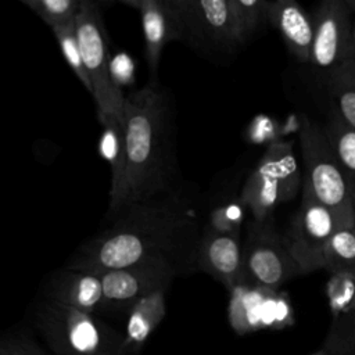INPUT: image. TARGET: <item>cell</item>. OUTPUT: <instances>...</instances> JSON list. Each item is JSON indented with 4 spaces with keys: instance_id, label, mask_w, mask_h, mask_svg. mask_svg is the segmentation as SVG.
Segmentation results:
<instances>
[{
    "instance_id": "6da1fadb",
    "label": "cell",
    "mask_w": 355,
    "mask_h": 355,
    "mask_svg": "<svg viewBox=\"0 0 355 355\" xmlns=\"http://www.w3.org/2000/svg\"><path fill=\"white\" fill-rule=\"evenodd\" d=\"M67 261L65 266L98 275L111 269L155 265L178 276L196 269L205 225L201 200L180 186L159 197L125 205Z\"/></svg>"
},
{
    "instance_id": "7a4b0ae2",
    "label": "cell",
    "mask_w": 355,
    "mask_h": 355,
    "mask_svg": "<svg viewBox=\"0 0 355 355\" xmlns=\"http://www.w3.org/2000/svg\"><path fill=\"white\" fill-rule=\"evenodd\" d=\"M126 180L122 207L178 187L173 115L166 90L151 80L125 100Z\"/></svg>"
},
{
    "instance_id": "3957f363",
    "label": "cell",
    "mask_w": 355,
    "mask_h": 355,
    "mask_svg": "<svg viewBox=\"0 0 355 355\" xmlns=\"http://www.w3.org/2000/svg\"><path fill=\"white\" fill-rule=\"evenodd\" d=\"M32 319L57 355H126L123 336L94 313L43 297L35 302Z\"/></svg>"
},
{
    "instance_id": "277c9868",
    "label": "cell",
    "mask_w": 355,
    "mask_h": 355,
    "mask_svg": "<svg viewBox=\"0 0 355 355\" xmlns=\"http://www.w3.org/2000/svg\"><path fill=\"white\" fill-rule=\"evenodd\" d=\"M298 133L305 168L302 184L331 211L341 229L355 226L349 186L323 126L301 115Z\"/></svg>"
},
{
    "instance_id": "5b68a950",
    "label": "cell",
    "mask_w": 355,
    "mask_h": 355,
    "mask_svg": "<svg viewBox=\"0 0 355 355\" xmlns=\"http://www.w3.org/2000/svg\"><path fill=\"white\" fill-rule=\"evenodd\" d=\"M302 182L293 143L275 140L247 176L239 194L240 201L252 219L265 220L273 218L279 205L295 197Z\"/></svg>"
},
{
    "instance_id": "8992f818",
    "label": "cell",
    "mask_w": 355,
    "mask_h": 355,
    "mask_svg": "<svg viewBox=\"0 0 355 355\" xmlns=\"http://www.w3.org/2000/svg\"><path fill=\"white\" fill-rule=\"evenodd\" d=\"M75 26L83 64L92 82L97 115H110L123 121L126 97L111 72L107 32L98 3L83 0Z\"/></svg>"
},
{
    "instance_id": "52a82bcc",
    "label": "cell",
    "mask_w": 355,
    "mask_h": 355,
    "mask_svg": "<svg viewBox=\"0 0 355 355\" xmlns=\"http://www.w3.org/2000/svg\"><path fill=\"white\" fill-rule=\"evenodd\" d=\"M244 283L277 290L290 279L302 275L293 258L284 233L275 225V218L252 219L247 225L243 244Z\"/></svg>"
},
{
    "instance_id": "ba28073f",
    "label": "cell",
    "mask_w": 355,
    "mask_h": 355,
    "mask_svg": "<svg viewBox=\"0 0 355 355\" xmlns=\"http://www.w3.org/2000/svg\"><path fill=\"white\" fill-rule=\"evenodd\" d=\"M338 229L341 227L331 211L302 184L301 204L284 233L288 250L302 275L324 269V248Z\"/></svg>"
},
{
    "instance_id": "9c48e42d",
    "label": "cell",
    "mask_w": 355,
    "mask_h": 355,
    "mask_svg": "<svg viewBox=\"0 0 355 355\" xmlns=\"http://www.w3.org/2000/svg\"><path fill=\"white\" fill-rule=\"evenodd\" d=\"M347 0H324L312 14V67L324 76L338 65L355 60L354 19Z\"/></svg>"
},
{
    "instance_id": "30bf717a",
    "label": "cell",
    "mask_w": 355,
    "mask_h": 355,
    "mask_svg": "<svg viewBox=\"0 0 355 355\" xmlns=\"http://www.w3.org/2000/svg\"><path fill=\"white\" fill-rule=\"evenodd\" d=\"M176 1L184 24V42L220 53H233L241 47L232 0Z\"/></svg>"
},
{
    "instance_id": "8fae6325",
    "label": "cell",
    "mask_w": 355,
    "mask_h": 355,
    "mask_svg": "<svg viewBox=\"0 0 355 355\" xmlns=\"http://www.w3.org/2000/svg\"><path fill=\"white\" fill-rule=\"evenodd\" d=\"M229 322L237 334L261 329H283L293 323L286 295L250 283H241L230 291Z\"/></svg>"
},
{
    "instance_id": "7c38bea8",
    "label": "cell",
    "mask_w": 355,
    "mask_h": 355,
    "mask_svg": "<svg viewBox=\"0 0 355 355\" xmlns=\"http://www.w3.org/2000/svg\"><path fill=\"white\" fill-rule=\"evenodd\" d=\"M101 280L105 309H129L141 298L159 290H168L178 275L164 266L139 265L111 269L97 275Z\"/></svg>"
},
{
    "instance_id": "4fadbf2b",
    "label": "cell",
    "mask_w": 355,
    "mask_h": 355,
    "mask_svg": "<svg viewBox=\"0 0 355 355\" xmlns=\"http://www.w3.org/2000/svg\"><path fill=\"white\" fill-rule=\"evenodd\" d=\"M123 4L136 8L140 14L144 55L151 73L157 80L158 64L165 46L169 42H184V24L176 0H122Z\"/></svg>"
},
{
    "instance_id": "5bb4252c",
    "label": "cell",
    "mask_w": 355,
    "mask_h": 355,
    "mask_svg": "<svg viewBox=\"0 0 355 355\" xmlns=\"http://www.w3.org/2000/svg\"><path fill=\"white\" fill-rule=\"evenodd\" d=\"M196 269L222 283L229 293L236 286L244 283L240 234L222 233L204 227Z\"/></svg>"
},
{
    "instance_id": "9a60e30c",
    "label": "cell",
    "mask_w": 355,
    "mask_h": 355,
    "mask_svg": "<svg viewBox=\"0 0 355 355\" xmlns=\"http://www.w3.org/2000/svg\"><path fill=\"white\" fill-rule=\"evenodd\" d=\"M42 293L50 301L83 312L94 313L105 309L101 280L90 272L62 266L44 277Z\"/></svg>"
},
{
    "instance_id": "2e32d148",
    "label": "cell",
    "mask_w": 355,
    "mask_h": 355,
    "mask_svg": "<svg viewBox=\"0 0 355 355\" xmlns=\"http://www.w3.org/2000/svg\"><path fill=\"white\" fill-rule=\"evenodd\" d=\"M268 22L284 40L291 55L300 62H311L313 21L294 0H269Z\"/></svg>"
},
{
    "instance_id": "e0dca14e",
    "label": "cell",
    "mask_w": 355,
    "mask_h": 355,
    "mask_svg": "<svg viewBox=\"0 0 355 355\" xmlns=\"http://www.w3.org/2000/svg\"><path fill=\"white\" fill-rule=\"evenodd\" d=\"M98 121L103 126V133L100 137V153L108 162L111 171L108 215L114 218L122 207L126 180L128 155L125 121L110 115H98Z\"/></svg>"
},
{
    "instance_id": "ac0fdd59",
    "label": "cell",
    "mask_w": 355,
    "mask_h": 355,
    "mask_svg": "<svg viewBox=\"0 0 355 355\" xmlns=\"http://www.w3.org/2000/svg\"><path fill=\"white\" fill-rule=\"evenodd\" d=\"M166 290H159L139 300L128 312L123 348L126 355L137 351L166 315Z\"/></svg>"
},
{
    "instance_id": "d6986e66",
    "label": "cell",
    "mask_w": 355,
    "mask_h": 355,
    "mask_svg": "<svg viewBox=\"0 0 355 355\" xmlns=\"http://www.w3.org/2000/svg\"><path fill=\"white\" fill-rule=\"evenodd\" d=\"M326 136L331 144V148L338 159V164L344 172L349 191L352 196V204L355 202V129L347 125L336 108L331 105L329 116L323 125Z\"/></svg>"
},
{
    "instance_id": "ffe728a7",
    "label": "cell",
    "mask_w": 355,
    "mask_h": 355,
    "mask_svg": "<svg viewBox=\"0 0 355 355\" xmlns=\"http://www.w3.org/2000/svg\"><path fill=\"white\" fill-rule=\"evenodd\" d=\"M326 82L337 114L355 129V60H349L329 72Z\"/></svg>"
},
{
    "instance_id": "44dd1931",
    "label": "cell",
    "mask_w": 355,
    "mask_h": 355,
    "mask_svg": "<svg viewBox=\"0 0 355 355\" xmlns=\"http://www.w3.org/2000/svg\"><path fill=\"white\" fill-rule=\"evenodd\" d=\"M324 269L355 279V226L338 229L324 248Z\"/></svg>"
},
{
    "instance_id": "7402d4cb",
    "label": "cell",
    "mask_w": 355,
    "mask_h": 355,
    "mask_svg": "<svg viewBox=\"0 0 355 355\" xmlns=\"http://www.w3.org/2000/svg\"><path fill=\"white\" fill-rule=\"evenodd\" d=\"M245 207L237 197H222L205 214L204 227L222 233L241 234Z\"/></svg>"
},
{
    "instance_id": "603a6c76",
    "label": "cell",
    "mask_w": 355,
    "mask_h": 355,
    "mask_svg": "<svg viewBox=\"0 0 355 355\" xmlns=\"http://www.w3.org/2000/svg\"><path fill=\"white\" fill-rule=\"evenodd\" d=\"M240 44L244 46L268 22L269 0H232Z\"/></svg>"
},
{
    "instance_id": "cb8c5ba5",
    "label": "cell",
    "mask_w": 355,
    "mask_h": 355,
    "mask_svg": "<svg viewBox=\"0 0 355 355\" xmlns=\"http://www.w3.org/2000/svg\"><path fill=\"white\" fill-rule=\"evenodd\" d=\"M51 29L73 24L83 0H22Z\"/></svg>"
},
{
    "instance_id": "d4e9b609",
    "label": "cell",
    "mask_w": 355,
    "mask_h": 355,
    "mask_svg": "<svg viewBox=\"0 0 355 355\" xmlns=\"http://www.w3.org/2000/svg\"><path fill=\"white\" fill-rule=\"evenodd\" d=\"M323 348L330 355H355V305L333 318Z\"/></svg>"
},
{
    "instance_id": "484cf974",
    "label": "cell",
    "mask_w": 355,
    "mask_h": 355,
    "mask_svg": "<svg viewBox=\"0 0 355 355\" xmlns=\"http://www.w3.org/2000/svg\"><path fill=\"white\" fill-rule=\"evenodd\" d=\"M51 31L58 42V46L62 51L65 61L68 62V65L71 67V69L73 71L76 78L80 80V83L85 86V89L92 94L93 87H92L89 73L83 64V58H82V53L79 49L78 36H76L75 22L69 24V25L60 26V28H54Z\"/></svg>"
},
{
    "instance_id": "4316f807",
    "label": "cell",
    "mask_w": 355,
    "mask_h": 355,
    "mask_svg": "<svg viewBox=\"0 0 355 355\" xmlns=\"http://www.w3.org/2000/svg\"><path fill=\"white\" fill-rule=\"evenodd\" d=\"M0 355H47V354L29 337L11 336L1 341Z\"/></svg>"
},
{
    "instance_id": "83f0119b",
    "label": "cell",
    "mask_w": 355,
    "mask_h": 355,
    "mask_svg": "<svg viewBox=\"0 0 355 355\" xmlns=\"http://www.w3.org/2000/svg\"><path fill=\"white\" fill-rule=\"evenodd\" d=\"M309 355H330V354L322 347L320 349H318V351H315V352H312V354H309Z\"/></svg>"
},
{
    "instance_id": "f1b7e54d",
    "label": "cell",
    "mask_w": 355,
    "mask_h": 355,
    "mask_svg": "<svg viewBox=\"0 0 355 355\" xmlns=\"http://www.w3.org/2000/svg\"><path fill=\"white\" fill-rule=\"evenodd\" d=\"M354 44H355V19H354Z\"/></svg>"
},
{
    "instance_id": "f546056e",
    "label": "cell",
    "mask_w": 355,
    "mask_h": 355,
    "mask_svg": "<svg viewBox=\"0 0 355 355\" xmlns=\"http://www.w3.org/2000/svg\"><path fill=\"white\" fill-rule=\"evenodd\" d=\"M354 214H355V202H354Z\"/></svg>"
}]
</instances>
